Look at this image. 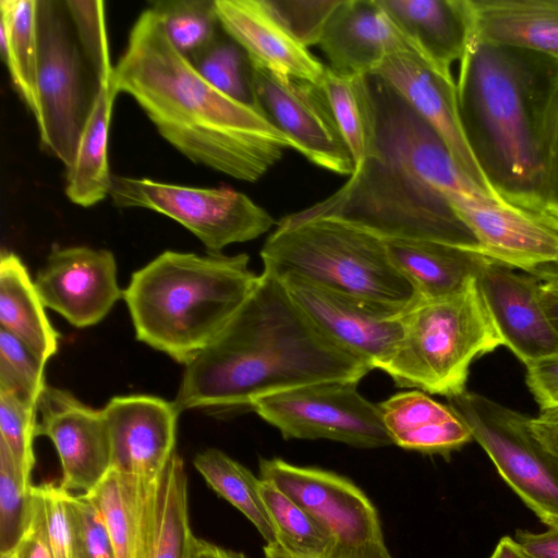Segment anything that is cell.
Wrapping results in <instances>:
<instances>
[{
  "label": "cell",
  "instance_id": "52",
  "mask_svg": "<svg viewBox=\"0 0 558 558\" xmlns=\"http://www.w3.org/2000/svg\"><path fill=\"white\" fill-rule=\"evenodd\" d=\"M265 558H294L287 554L277 543L264 546Z\"/></svg>",
  "mask_w": 558,
  "mask_h": 558
},
{
  "label": "cell",
  "instance_id": "43",
  "mask_svg": "<svg viewBox=\"0 0 558 558\" xmlns=\"http://www.w3.org/2000/svg\"><path fill=\"white\" fill-rule=\"evenodd\" d=\"M526 385L541 409L558 408V354L527 365Z\"/></svg>",
  "mask_w": 558,
  "mask_h": 558
},
{
  "label": "cell",
  "instance_id": "42",
  "mask_svg": "<svg viewBox=\"0 0 558 558\" xmlns=\"http://www.w3.org/2000/svg\"><path fill=\"white\" fill-rule=\"evenodd\" d=\"M39 496L48 544L53 558H71L72 529L66 489L52 482L34 486Z\"/></svg>",
  "mask_w": 558,
  "mask_h": 558
},
{
  "label": "cell",
  "instance_id": "50",
  "mask_svg": "<svg viewBox=\"0 0 558 558\" xmlns=\"http://www.w3.org/2000/svg\"><path fill=\"white\" fill-rule=\"evenodd\" d=\"M541 298L547 316L558 336V278L541 281Z\"/></svg>",
  "mask_w": 558,
  "mask_h": 558
},
{
  "label": "cell",
  "instance_id": "4",
  "mask_svg": "<svg viewBox=\"0 0 558 558\" xmlns=\"http://www.w3.org/2000/svg\"><path fill=\"white\" fill-rule=\"evenodd\" d=\"M456 85L466 144L492 192L510 205L548 213L558 60L472 35Z\"/></svg>",
  "mask_w": 558,
  "mask_h": 558
},
{
  "label": "cell",
  "instance_id": "28",
  "mask_svg": "<svg viewBox=\"0 0 558 558\" xmlns=\"http://www.w3.org/2000/svg\"><path fill=\"white\" fill-rule=\"evenodd\" d=\"M116 95L113 81L99 84L74 159L66 169L65 194L82 207L94 206L110 194L113 175L108 163V136Z\"/></svg>",
  "mask_w": 558,
  "mask_h": 558
},
{
  "label": "cell",
  "instance_id": "26",
  "mask_svg": "<svg viewBox=\"0 0 558 558\" xmlns=\"http://www.w3.org/2000/svg\"><path fill=\"white\" fill-rule=\"evenodd\" d=\"M399 271L417 298L437 299L463 290L487 256L465 247L424 240H385Z\"/></svg>",
  "mask_w": 558,
  "mask_h": 558
},
{
  "label": "cell",
  "instance_id": "46",
  "mask_svg": "<svg viewBox=\"0 0 558 558\" xmlns=\"http://www.w3.org/2000/svg\"><path fill=\"white\" fill-rule=\"evenodd\" d=\"M530 427L535 437L558 458V408L541 409L530 417Z\"/></svg>",
  "mask_w": 558,
  "mask_h": 558
},
{
  "label": "cell",
  "instance_id": "7",
  "mask_svg": "<svg viewBox=\"0 0 558 558\" xmlns=\"http://www.w3.org/2000/svg\"><path fill=\"white\" fill-rule=\"evenodd\" d=\"M402 319V340L381 369L399 387L447 398L459 395L466 390L472 362L502 345L476 278L457 293L418 299Z\"/></svg>",
  "mask_w": 558,
  "mask_h": 558
},
{
  "label": "cell",
  "instance_id": "29",
  "mask_svg": "<svg viewBox=\"0 0 558 558\" xmlns=\"http://www.w3.org/2000/svg\"><path fill=\"white\" fill-rule=\"evenodd\" d=\"M37 5L38 0L0 1L2 60L35 121L39 118Z\"/></svg>",
  "mask_w": 558,
  "mask_h": 558
},
{
  "label": "cell",
  "instance_id": "8",
  "mask_svg": "<svg viewBox=\"0 0 558 558\" xmlns=\"http://www.w3.org/2000/svg\"><path fill=\"white\" fill-rule=\"evenodd\" d=\"M39 118L43 146L68 169L75 156L97 89L94 73L80 47L64 1L38 0Z\"/></svg>",
  "mask_w": 558,
  "mask_h": 558
},
{
  "label": "cell",
  "instance_id": "36",
  "mask_svg": "<svg viewBox=\"0 0 558 558\" xmlns=\"http://www.w3.org/2000/svg\"><path fill=\"white\" fill-rule=\"evenodd\" d=\"M31 476L0 441V554L14 551L33 512Z\"/></svg>",
  "mask_w": 558,
  "mask_h": 558
},
{
  "label": "cell",
  "instance_id": "1",
  "mask_svg": "<svg viewBox=\"0 0 558 558\" xmlns=\"http://www.w3.org/2000/svg\"><path fill=\"white\" fill-rule=\"evenodd\" d=\"M367 80L375 113L371 154L335 193L288 216L331 217L385 240L436 241L483 253L450 203L493 195L459 170L441 137L396 89L376 75Z\"/></svg>",
  "mask_w": 558,
  "mask_h": 558
},
{
  "label": "cell",
  "instance_id": "12",
  "mask_svg": "<svg viewBox=\"0 0 558 558\" xmlns=\"http://www.w3.org/2000/svg\"><path fill=\"white\" fill-rule=\"evenodd\" d=\"M250 64L256 106L292 149L320 168L350 177L354 162L322 86Z\"/></svg>",
  "mask_w": 558,
  "mask_h": 558
},
{
  "label": "cell",
  "instance_id": "27",
  "mask_svg": "<svg viewBox=\"0 0 558 558\" xmlns=\"http://www.w3.org/2000/svg\"><path fill=\"white\" fill-rule=\"evenodd\" d=\"M26 266L12 252L0 256V328L23 342L43 363L54 355L59 333L46 315Z\"/></svg>",
  "mask_w": 558,
  "mask_h": 558
},
{
  "label": "cell",
  "instance_id": "24",
  "mask_svg": "<svg viewBox=\"0 0 558 558\" xmlns=\"http://www.w3.org/2000/svg\"><path fill=\"white\" fill-rule=\"evenodd\" d=\"M378 407L393 445L403 449L447 454L473 439L468 426L448 404L421 390L398 392Z\"/></svg>",
  "mask_w": 558,
  "mask_h": 558
},
{
  "label": "cell",
  "instance_id": "53",
  "mask_svg": "<svg viewBox=\"0 0 558 558\" xmlns=\"http://www.w3.org/2000/svg\"><path fill=\"white\" fill-rule=\"evenodd\" d=\"M0 558H17L16 551L0 554Z\"/></svg>",
  "mask_w": 558,
  "mask_h": 558
},
{
  "label": "cell",
  "instance_id": "30",
  "mask_svg": "<svg viewBox=\"0 0 558 558\" xmlns=\"http://www.w3.org/2000/svg\"><path fill=\"white\" fill-rule=\"evenodd\" d=\"M320 86L355 169L371 154L375 137L374 104L367 76H341L326 66Z\"/></svg>",
  "mask_w": 558,
  "mask_h": 558
},
{
  "label": "cell",
  "instance_id": "48",
  "mask_svg": "<svg viewBox=\"0 0 558 558\" xmlns=\"http://www.w3.org/2000/svg\"><path fill=\"white\" fill-rule=\"evenodd\" d=\"M547 210L558 217V117L555 125L548 170Z\"/></svg>",
  "mask_w": 558,
  "mask_h": 558
},
{
  "label": "cell",
  "instance_id": "22",
  "mask_svg": "<svg viewBox=\"0 0 558 558\" xmlns=\"http://www.w3.org/2000/svg\"><path fill=\"white\" fill-rule=\"evenodd\" d=\"M410 48L452 78L473 34L470 0H377Z\"/></svg>",
  "mask_w": 558,
  "mask_h": 558
},
{
  "label": "cell",
  "instance_id": "44",
  "mask_svg": "<svg viewBox=\"0 0 558 558\" xmlns=\"http://www.w3.org/2000/svg\"><path fill=\"white\" fill-rule=\"evenodd\" d=\"M32 494V519L25 534L15 549L17 558H53L45 532L41 502L34 485Z\"/></svg>",
  "mask_w": 558,
  "mask_h": 558
},
{
  "label": "cell",
  "instance_id": "10",
  "mask_svg": "<svg viewBox=\"0 0 558 558\" xmlns=\"http://www.w3.org/2000/svg\"><path fill=\"white\" fill-rule=\"evenodd\" d=\"M109 196L117 207L145 208L175 220L215 254L254 240L276 223L267 210L229 186L194 187L113 175Z\"/></svg>",
  "mask_w": 558,
  "mask_h": 558
},
{
  "label": "cell",
  "instance_id": "15",
  "mask_svg": "<svg viewBox=\"0 0 558 558\" xmlns=\"http://www.w3.org/2000/svg\"><path fill=\"white\" fill-rule=\"evenodd\" d=\"M476 284L502 345L525 366L558 354V336L543 305L537 278L486 257Z\"/></svg>",
  "mask_w": 558,
  "mask_h": 558
},
{
  "label": "cell",
  "instance_id": "25",
  "mask_svg": "<svg viewBox=\"0 0 558 558\" xmlns=\"http://www.w3.org/2000/svg\"><path fill=\"white\" fill-rule=\"evenodd\" d=\"M473 36L558 60V0H470Z\"/></svg>",
  "mask_w": 558,
  "mask_h": 558
},
{
  "label": "cell",
  "instance_id": "14",
  "mask_svg": "<svg viewBox=\"0 0 558 558\" xmlns=\"http://www.w3.org/2000/svg\"><path fill=\"white\" fill-rule=\"evenodd\" d=\"M259 478L275 484L310 512L338 543L362 545L384 539L375 506L347 477L272 458L259 460Z\"/></svg>",
  "mask_w": 558,
  "mask_h": 558
},
{
  "label": "cell",
  "instance_id": "31",
  "mask_svg": "<svg viewBox=\"0 0 558 558\" xmlns=\"http://www.w3.org/2000/svg\"><path fill=\"white\" fill-rule=\"evenodd\" d=\"M193 463L207 484L253 523L267 545L277 543L275 529L259 493L260 478L216 448L196 454Z\"/></svg>",
  "mask_w": 558,
  "mask_h": 558
},
{
  "label": "cell",
  "instance_id": "16",
  "mask_svg": "<svg viewBox=\"0 0 558 558\" xmlns=\"http://www.w3.org/2000/svg\"><path fill=\"white\" fill-rule=\"evenodd\" d=\"M37 436L56 447L61 485L66 490H92L111 470V446L101 410H95L64 389L46 386L37 402Z\"/></svg>",
  "mask_w": 558,
  "mask_h": 558
},
{
  "label": "cell",
  "instance_id": "21",
  "mask_svg": "<svg viewBox=\"0 0 558 558\" xmlns=\"http://www.w3.org/2000/svg\"><path fill=\"white\" fill-rule=\"evenodd\" d=\"M318 46L336 74L368 76L390 54L411 49L377 0H340Z\"/></svg>",
  "mask_w": 558,
  "mask_h": 558
},
{
  "label": "cell",
  "instance_id": "32",
  "mask_svg": "<svg viewBox=\"0 0 558 558\" xmlns=\"http://www.w3.org/2000/svg\"><path fill=\"white\" fill-rule=\"evenodd\" d=\"M259 493L272 523L277 544L294 558H320L336 542L333 535L310 512L262 480Z\"/></svg>",
  "mask_w": 558,
  "mask_h": 558
},
{
  "label": "cell",
  "instance_id": "34",
  "mask_svg": "<svg viewBox=\"0 0 558 558\" xmlns=\"http://www.w3.org/2000/svg\"><path fill=\"white\" fill-rule=\"evenodd\" d=\"M149 9L173 46L187 58L220 36L215 0H156Z\"/></svg>",
  "mask_w": 558,
  "mask_h": 558
},
{
  "label": "cell",
  "instance_id": "13",
  "mask_svg": "<svg viewBox=\"0 0 558 558\" xmlns=\"http://www.w3.org/2000/svg\"><path fill=\"white\" fill-rule=\"evenodd\" d=\"M278 278L322 333L371 369H383L397 351L403 337L404 311L322 288L295 277Z\"/></svg>",
  "mask_w": 558,
  "mask_h": 558
},
{
  "label": "cell",
  "instance_id": "35",
  "mask_svg": "<svg viewBox=\"0 0 558 558\" xmlns=\"http://www.w3.org/2000/svg\"><path fill=\"white\" fill-rule=\"evenodd\" d=\"M189 59L201 75L218 90L236 101L257 107L250 60L229 36L226 38L220 35Z\"/></svg>",
  "mask_w": 558,
  "mask_h": 558
},
{
  "label": "cell",
  "instance_id": "49",
  "mask_svg": "<svg viewBox=\"0 0 558 558\" xmlns=\"http://www.w3.org/2000/svg\"><path fill=\"white\" fill-rule=\"evenodd\" d=\"M189 558H248L241 551L223 548L196 536L191 543Z\"/></svg>",
  "mask_w": 558,
  "mask_h": 558
},
{
  "label": "cell",
  "instance_id": "41",
  "mask_svg": "<svg viewBox=\"0 0 558 558\" xmlns=\"http://www.w3.org/2000/svg\"><path fill=\"white\" fill-rule=\"evenodd\" d=\"M340 0H266L270 10L304 47L318 45Z\"/></svg>",
  "mask_w": 558,
  "mask_h": 558
},
{
  "label": "cell",
  "instance_id": "5",
  "mask_svg": "<svg viewBox=\"0 0 558 558\" xmlns=\"http://www.w3.org/2000/svg\"><path fill=\"white\" fill-rule=\"evenodd\" d=\"M246 254L166 251L123 291L137 340L186 364L223 328L258 276Z\"/></svg>",
  "mask_w": 558,
  "mask_h": 558
},
{
  "label": "cell",
  "instance_id": "37",
  "mask_svg": "<svg viewBox=\"0 0 558 558\" xmlns=\"http://www.w3.org/2000/svg\"><path fill=\"white\" fill-rule=\"evenodd\" d=\"M80 47L98 83L113 81L104 1H64Z\"/></svg>",
  "mask_w": 558,
  "mask_h": 558
},
{
  "label": "cell",
  "instance_id": "33",
  "mask_svg": "<svg viewBox=\"0 0 558 558\" xmlns=\"http://www.w3.org/2000/svg\"><path fill=\"white\" fill-rule=\"evenodd\" d=\"M192 534L187 511V478L182 459L174 453L163 470L150 558H189Z\"/></svg>",
  "mask_w": 558,
  "mask_h": 558
},
{
  "label": "cell",
  "instance_id": "11",
  "mask_svg": "<svg viewBox=\"0 0 558 558\" xmlns=\"http://www.w3.org/2000/svg\"><path fill=\"white\" fill-rule=\"evenodd\" d=\"M353 380L322 381L256 400L252 410L283 438L329 439L359 448L392 445L378 404Z\"/></svg>",
  "mask_w": 558,
  "mask_h": 558
},
{
  "label": "cell",
  "instance_id": "19",
  "mask_svg": "<svg viewBox=\"0 0 558 558\" xmlns=\"http://www.w3.org/2000/svg\"><path fill=\"white\" fill-rule=\"evenodd\" d=\"M371 75L388 83L437 132L459 170L471 182L496 196L466 144L453 78L440 74L412 49L388 56Z\"/></svg>",
  "mask_w": 558,
  "mask_h": 558
},
{
  "label": "cell",
  "instance_id": "20",
  "mask_svg": "<svg viewBox=\"0 0 558 558\" xmlns=\"http://www.w3.org/2000/svg\"><path fill=\"white\" fill-rule=\"evenodd\" d=\"M222 31L251 63L281 76L320 85L326 66L299 43L266 0H215Z\"/></svg>",
  "mask_w": 558,
  "mask_h": 558
},
{
  "label": "cell",
  "instance_id": "51",
  "mask_svg": "<svg viewBox=\"0 0 558 558\" xmlns=\"http://www.w3.org/2000/svg\"><path fill=\"white\" fill-rule=\"evenodd\" d=\"M489 558H534L514 538L504 536L499 539Z\"/></svg>",
  "mask_w": 558,
  "mask_h": 558
},
{
  "label": "cell",
  "instance_id": "6",
  "mask_svg": "<svg viewBox=\"0 0 558 558\" xmlns=\"http://www.w3.org/2000/svg\"><path fill=\"white\" fill-rule=\"evenodd\" d=\"M264 269L405 311L418 300L395 266L385 239L351 222L286 216L262 251Z\"/></svg>",
  "mask_w": 558,
  "mask_h": 558
},
{
  "label": "cell",
  "instance_id": "40",
  "mask_svg": "<svg viewBox=\"0 0 558 558\" xmlns=\"http://www.w3.org/2000/svg\"><path fill=\"white\" fill-rule=\"evenodd\" d=\"M66 504L72 529L71 558H117L104 520L86 496L68 490Z\"/></svg>",
  "mask_w": 558,
  "mask_h": 558
},
{
  "label": "cell",
  "instance_id": "38",
  "mask_svg": "<svg viewBox=\"0 0 558 558\" xmlns=\"http://www.w3.org/2000/svg\"><path fill=\"white\" fill-rule=\"evenodd\" d=\"M37 403L20 393L0 388V441L31 476L36 459L33 442L37 437Z\"/></svg>",
  "mask_w": 558,
  "mask_h": 558
},
{
  "label": "cell",
  "instance_id": "3",
  "mask_svg": "<svg viewBox=\"0 0 558 558\" xmlns=\"http://www.w3.org/2000/svg\"><path fill=\"white\" fill-rule=\"evenodd\" d=\"M372 371L322 333L264 269L217 336L184 364L173 401L191 409L252 410L269 395L300 386L359 381Z\"/></svg>",
  "mask_w": 558,
  "mask_h": 558
},
{
  "label": "cell",
  "instance_id": "39",
  "mask_svg": "<svg viewBox=\"0 0 558 558\" xmlns=\"http://www.w3.org/2000/svg\"><path fill=\"white\" fill-rule=\"evenodd\" d=\"M45 365L23 342L0 328V388L37 403L47 386Z\"/></svg>",
  "mask_w": 558,
  "mask_h": 558
},
{
  "label": "cell",
  "instance_id": "18",
  "mask_svg": "<svg viewBox=\"0 0 558 558\" xmlns=\"http://www.w3.org/2000/svg\"><path fill=\"white\" fill-rule=\"evenodd\" d=\"M101 411L109 432L111 469L159 478L175 453L180 413L173 402L146 395L119 396Z\"/></svg>",
  "mask_w": 558,
  "mask_h": 558
},
{
  "label": "cell",
  "instance_id": "23",
  "mask_svg": "<svg viewBox=\"0 0 558 558\" xmlns=\"http://www.w3.org/2000/svg\"><path fill=\"white\" fill-rule=\"evenodd\" d=\"M160 477L148 480L111 469L84 494L101 515L117 558H150Z\"/></svg>",
  "mask_w": 558,
  "mask_h": 558
},
{
  "label": "cell",
  "instance_id": "9",
  "mask_svg": "<svg viewBox=\"0 0 558 558\" xmlns=\"http://www.w3.org/2000/svg\"><path fill=\"white\" fill-rule=\"evenodd\" d=\"M447 400L510 488L546 525H558V458L535 437L530 417L473 391Z\"/></svg>",
  "mask_w": 558,
  "mask_h": 558
},
{
  "label": "cell",
  "instance_id": "17",
  "mask_svg": "<svg viewBox=\"0 0 558 558\" xmlns=\"http://www.w3.org/2000/svg\"><path fill=\"white\" fill-rule=\"evenodd\" d=\"M34 282L45 307L78 328L99 323L123 298L114 256L104 248L53 250Z\"/></svg>",
  "mask_w": 558,
  "mask_h": 558
},
{
  "label": "cell",
  "instance_id": "45",
  "mask_svg": "<svg viewBox=\"0 0 558 558\" xmlns=\"http://www.w3.org/2000/svg\"><path fill=\"white\" fill-rule=\"evenodd\" d=\"M514 539L534 558H558V525L541 533L518 530Z\"/></svg>",
  "mask_w": 558,
  "mask_h": 558
},
{
  "label": "cell",
  "instance_id": "47",
  "mask_svg": "<svg viewBox=\"0 0 558 558\" xmlns=\"http://www.w3.org/2000/svg\"><path fill=\"white\" fill-rule=\"evenodd\" d=\"M320 558H392L384 539L362 545H344L337 541Z\"/></svg>",
  "mask_w": 558,
  "mask_h": 558
},
{
  "label": "cell",
  "instance_id": "2",
  "mask_svg": "<svg viewBox=\"0 0 558 558\" xmlns=\"http://www.w3.org/2000/svg\"><path fill=\"white\" fill-rule=\"evenodd\" d=\"M113 86L130 95L159 134L195 163L255 182L292 148L257 107L225 95L170 41L148 8L114 65Z\"/></svg>",
  "mask_w": 558,
  "mask_h": 558
}]
</instances>
